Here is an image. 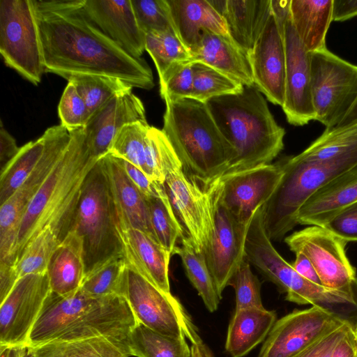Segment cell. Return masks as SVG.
Instances as JSON below:
<instances>
[{
  "mask_svg": "<svg viewBox=\"0 0 357 357\" xmlns=\"http://www.w3.org/2000/svg\"><path fill=\"white\" fill-rule=\"evenodd\" d=\"M28 357H63L54 342H49L34 347H28Z\"/></svg>",
  "mask_w": 357,
  "mask_h": 357,
  "instance_id": "cell-53",
  "label": "cell"
},
{
  "mask_svg": "<svg viewBox=\"0 0 357 357\" xmlns=\"http://www.w3.org/2000/svg\"><path fill=\"white\" fill-rule=\"evenodd\" d=\"M67 80L75 85L86 105L90 116L113 97L132 89L120 79L106 76L79 75Z\"/></svg>",
  "mask_w": 357,
  "mask_h": 357,
  "instance_id": "cell-35",
  "label": "cell"
},
{
  "mask_svg": "<svg viewBox=\"0 0 357 357\" xmlns=\"http://www.w3.org/2000/svg\"><path fill=\"white\" fill-rule=\"evenodd\" d=\"M45 151L24 183L0 206V266H13L17 236L24 213L33 197L66 150L70 132L61 124L47 128Z\"/></svg>",
  "mask_w": 357,
  "mask_h": 357,
  "instance_id": "cell-9",
  "label": "cell"
},
{
  "mask_svg": "<svg viewBox=\"0 0 357 357\" xmlns=\"http://www.w3.org/2000/svg\"><path fill=\"white\" fill-rule=\"evenodd\" d=\"M0 357H28V347H0Z\"/></svg>",
  "mask_w": 357,
  "mask_h": 357,
  "instance_id": "cell-54",
  "label": "cell"
},
{
  "mask_svg": "<svg viewBox=\"0 0 357 357\" xmlns=\"http://www.w3.org/2000/svg\"><path fill=\"white\" fill-rule=\"evenodd\" d=\"M276 321V313L264 307L235 310L228 326L225 349L243 357L263 342Z\"/></svg>",
  "mask_w": 357,
  "mask_h": 357,
  "instance_id": "cell-27",
  "label": "cell"
},
{
  "mask_svg": "<svg viewBox=\"0 0 357 357\" xmlns=\"http://www.w3.org/2000/svg\"><path fill=\"white\" fill-rule=\"evenodd\" d=\"M167 3L175 31L190 52L206 31L229 36L224 20L208 0H167Z\"/></svg>",
  "mask_w": 357,
  "mask_h": 357,
  "instance_id": "cell-25",
  "label": "cell"
},
{
  "mask_svg": "<svg viewBox=\"0 0 357 357\" xmlns=\"http://www.w3.org/2000/svg\"><path fill=\"white\" fill-rule=\"evenodd\" d=\"M357 202V165L318 188L299 208L297 225L324 227Z\"/></svg>",
  "mask_w": 357,
  "mask_h": 357,
  "instance_id": "cell-21",
  "label": "cell"
},
{
  "mask_svg": "<svg viewBox=\"0 0 357 357\" xmlns=\"http://www.w3.org/2000/svg\"><path fill=\"white\" fill-rule=\"evenodd\" d=\"M160 93L165 100L191 98L193 85L192 63H183L160 81Z\"/></svg>",
  "mask_w": 357,
  "mask_h": 357,
  "instance_id": "cell-44",
  "label": "cell"
},
{
  "mask_svg": "<svg viewBox=\"0 0 357 357\" xmlns=\"http://www.w3.org/2000/svg\"><path fill=\"white\" fill-rule=\"evenodd\" d=\"M120 295L138 323L165 335L188 338L191 344L202 340L180 301L128 266Z\"/></svg>",
  "mask_w": 357,
  "mask_h": 357,
  "instance_id": "cell-7",
  "label": "cell"
},
{
  "mask_svg": "<svg viewBox=\"0 0 357 357\" xmlns=\"http://www.w3.org/2000/svg\"><path fill=\"white\" fill-rule=\"evenodd\" d=\"M15 139L4 128L2 121L0 127V167L1 172L17 155L20 151Z\"/></svg>",
  "mask_w": 357,
  "mask_h": 357,
  "instance_id": "cell-48",
  "label": "cell"
},
{
  "mask_svg": "<svg viewBox=\"0 0 357 357\" xmlns=\"http://www.w3.org/2000/svg\"><path fill=\"white\" fill-rule=\"evenodd\" d=\"M150 126L147 121L125 125L114 137L109 153L130 162L147 176L148 131Z\"/></svg>",
  "mask_w": 357,
  "mask_h": 357,
  "instance_id": "cell-34",
  "label": "cell"
},
{
  "mask_svg": "<svg viewBox=\"0 0 357 357\" xmlns=\"http://www.w3.org/2000/svg\"><path fill=\"white\" fill-rule=\"evenodd\" d=\"M0 52L8 66L40 82L45 66L33 0L0 1Z\"/></svg>",
  "mask_w": 357,
  "mask_h": 357,
  "instance_id": "cell-6",
  "label": "cell"
},
{
  "mask_svg": "<svg viewBox=\"0 0 357 357\" xmlns=\"http://www.w3.org/2000/svg\"><path fill=\"white\" fill-rule=\"evenodd\" d=\"M82 10L124 51L135 58H142L145 33L137 23L131 0H82Z\"/></svg>",
  "mask_w": 357,
  "mask_h": 357,
  "instance_id": "cell-19",
  "label": "cell"
},
{
  "mask_svg": "<svg viewBox=\"0 0 357 357\" xmlns=\"http://www.w3.org/2000/svg\"><path fill=\"white\" fill-rule=\"evenodd\" d=\"M357 123V100H356L354 105L348 112V114L345 116V117L342 119V121L335 128H332L334 130L344 128L354 124ZM331 129V130H332Z\"/></svg>",
  "mask_w": 357,
  "mask_h": 357,
  "instance_id": "cell-55",
  "label": "cell"
},
{
  "mask_svg": "<svg viewBox=\"0 0 357 357\" xmlns=\"http://www.w3.org/2000/svg\"><path fill=\"white\" fill-rule=\"evenodd\" d=\"M192 357V356H191Z\"/></svg>",
  "mask_w": 357,
  "mask_h": 357,
  "instance_id": "cell-58",
  "label": "cell"
},
{
  "mask_svg": "<svg viewBox=\"0 0 357 357\" xmlns=\"http://www.w3.org/2000/svg\"><path fill=\"white\" fill-rule=\"evenodd\" d=\"M255 87L272 103L284 100L286 54L284 33L272 14L249 56Z\"/></svg>",
  "mask_w": 357,
  "mask_h": 357,
  "instance_id": "cell-17",
  "label": "cell"
},
{
  "mask_svg": "<svg viewBox=\"0 0 357 357\" xmlns=\"http://www.w3.org/2000/svg\"><path fill=\"white\" fill-rule=\"evenodd\" d=\"M191 98L202 102L223 95L240 92L243 85L222 73L199 62L192 63Z\"/></svg>",
  "mask_w": 357,
  "mask_h": 357,
  "instance_id": "cell-38",
  "label": "cell"
},
{
  "mask_svg": "<svg viewBox=\"0 0 357 357\" xmlns=\"http://www.w3.org/2000/svg\"><path fill=\"white\" fill-rule=\"evenodd\" d=\"M284 242L294 253L306 256L323 287L357 297V274L345 251L347 241L320 226L292 233Z\"/></svg>",
  "mask_w": 357,
  "mask_h": 357,
  "instance_id": "cell-12",
  "label": "cell"
},
{
  "mask_svg": "<svg viewBox=\"0 0 357 357\" xmlns=\"http://www.w3.org/2000/svg\"><path fill=\"white\" fill-rule=\"evenodd\" d=\"M190 54L191 63H204L243 85H254L250 58L229 36L206 31Z\"/></svg>",
  "mask_w": 357,
  "mask_h": 357,
  "instance_id": "cell-24",
  "label": "cell"
},
{
  "mask_svg": "<svg viewBox=\"0 0 357 357\" xmlns=\"http://www.w3.org/2000/svg\"><path fill=\"white\" fill-rule=\"evenodd\" d=\"M126 269L123 257L112 259L86 275L80 289L93 297L121 296Z\"/></svg>",
  "mask_w": 357,
  "mask_h": 357,
  "instance_id": "cell-39",
  "label": "cell"
},
{
  "mask_svg": "<svg viewBox=\"0 0 357 357\" xmlns=\"http://www.w3.org/2000/svg\"><path fill=\"white\" fill-rule=\"evenodd\" d=\"M356 16L357 0H333V21L343 22Z\"/></svg>",
  "mask_w": 357,
  "mask_h": 357,
  "instance_id": "cell-50",
  "label": "cell"
},
{
  "mask_svg": "<svg viewBox=\"0 0 357 357\" xmlns=\"http://www.w3.org/2000/svg\"><path fill=\"white\" fill-rule=\"evenodd\" d=\"M190 349L192 357H212L208 347L202 340L197 343L192 344Z\"/></svg>",
  "mask_w": 357,
  "mask_h": 357,
  "instance_id": "cell-56",
  "label": "cell"
},
{
  "mask_svg": "<svg viewBox=\"0 0 357 357\" xmlns=\"http://www.w3.org/2000/svg\"><path fill=\"white\" fill-rule=\"evenodd\" d=\"M229 285L233 287L235 291V310L264 307L261 302L260 282L252 273L250 264L246 259L231 277Z\"/></svg>",
  "mask_w": 357,
  "mask_h": 357,
  "instance_id": "cell-42",
  "label": "cell"
},
{
  "mask_svg": "<svg viewBox=\"0 0 357 357\" xmlns=\"http://www.w3.org/2000/svg\"><path fill=\"white\" fill-rule=\"evenodd\" d=\"M295 260L291 264L294 269L307 280L322 286L321 280L308 258L300 252L295 253Z\"/></svg>",
  "mask_w": 357,
  "mask_h": 357,
  "instance_id": "cell-51",
  "label": "cell"
},
{
  "mask_svg": "<svg viewBox=\"0 0 357 357\" xmlns=\"http://www.w3.org/2000/svg\"><path fill=\"white\" fill-rule=\"evenodd\" d=\"M163 186L185 234L203 252L207 224V197L204 187L188 176L167 137L159 135Z\"/></svg>",
  "mask_w": 357,
  "mask_h": 357,
  "instance_id": "cell-11",
  "label": "cell"
},
{
  "mask_svg": "<svg viewBox=\"0 0 357 357\" xmlns=\"http://www.w3.org/2000/svg\"><path fill=\"white\" fill-rule=\"evenodd\" d=\"M291 0H271V12L280 31L284 33L286 21L290 16Z\"/></svg>",
  "mask_w": 357,
  "mask_h": 357,
  "instance_id": "cell-52",
  "label": "cell"
},
{
  "mask_svg": "<svg viewBox=\"0 0 357 357\" xmlns=\"http://www.w3.org/2000/svg\"><path fill=\"white\" fill-rule=\"evenodd\" d=\"M63 357H130L128 341L108 337H94L54 342Z\"/></svg>",
  "mask_w": 357,
  "mask_h": 357,
  "instance_id": "cell-40",
  "label": "cell"
},
{
  "mask_svg": "<svg viewBox=\"0 0 357 357\" xmlns=\"http://www.w3.org/2000/svg\"><path fill=\"white\" fill-rule=\"evenodd\" d=\"M50 292L47 271L17 280L0 303V347H29L30 333Z\"/></svg>",
  "mask_w": 357,
  "mask_h": 357,
  "instance_id": "cell-14",
  "label": "cell"
},
{
  "mask_svg": "<svg viewBox=\"0 0 357 357\" xmlns=\"http://www.w3.org/2000/svg\"><path fill=\"white\" fill-rule=\"evenodd\" d=\"M162 130L185 171L205 185L220 178L233 150L206 104L191 98L165 100Z\"/></svg>",
  "mask_w": 357,
  "mask_h": 357,
  "instance_id": "cell-4",
  "label": "cell"
},
{
  "mask_svg": "<svg viewBox=\"0 0 357 357\" xmlns=\"http://www.w3.org/2000/svg\"><path fill=\"white\" fill-rule=\"evenodd\" d=\"M151 226L158 242L173 254L178 241L185 234L168 197H146Z\"/></svg>",
  "mask_w": 357,
  "mask_h": 357,
  "instance_id": "cell-37",
  "label": "cell"
},
{
  "mask_svg": "<svg viewBox=\"0 0 357 357\" xmlns=\"http://www.w3.org/2000/svg\"><path fill=\"white\" fill-rule=\"evenodd\" d=\"M70 231L82 240L85 276L112 259L123 257L115 205L100 159L85 179Z\"/></svg>",
  "mask_w": 357,
  "mask_h": 357,
  "instance_id": "cell-5",
  "label": "cell"
},
{
  "mask_svg": "<svg viewBox=\"0 0 357 357\" xmlns=\"http://www.w3.org/2000/svg\"><path fill=\"white\" fill-rule=\"evenodd\" d=\"M330 357H357V337L353 324L333 349Z\"/></svg>",
  "mask_w": 357,
  "mask_h": 357,
  "instance_id": "cell-49",
  "label": "cell"
},
{
  "mask_svg": "<svg viewBox=\"0 0 357 357\" xmlns=\"http://www.w3.org/2000/svg\"><path fill=\"white\" fill-rule=\"evenodd\" d=\"M52 293L66 295L79 289L85 277L82 240L74 231L59 243L47 269Z\"/></svg>",
  "mask_w": 357,
  "mask_h": 357,
  "instance_id": "cell-26",
  "label": "cell"
},
{
  "mask_svg": "<svg viewBox=\"0 0 357 357\" xmlns=\"http://www.w3.org/2000/svg\"><path fill=\"white\" fill-rule=\"evenodd\" d=\"M116 219L127 266L164 292L171 294L169 264L172 254L155 238L129 225L116 211Z\"/></svg>",
  "mask_w": 357,
  "mask_h": 357,
  "instance_id": "cell-20",
  "label": "cell"
},
{
  "mask_svg": "<svg viewBox=\"0 0 357 357\" xmlns=\"http://www.w3.org/2000/svg\"><path fill=\"white\" fill-rule=\"evenodd\" d=\"M354 151H357V123L337 130L325 129L307 149L293 158L303 162L319 161Z\"/></svg>",
  "mask_w": 357,
  "mask_h": 357,
  "instance_id": "cell-33",
  "label": "cell"
},
{
  "mask_svg": "<svg viewBox=\"0 0 357 357\" xmlns=\"http://www.w3.org/2000/svg\"><path fill=\"white\" fill-rule=\"evenodd\" d=\"M212 211L213 229L203 254L217 293L222 294L245 259V242L249 225L238 223L222 199L223 182L218 178L204 185Z\"/></svg>",
  "mask_w": 357,
  "mask_h": 357,
  "instance_id": "cell-10",
  "label": "cell"
},
{
  "mask_svg": "<svg viewBox=\"0 0 357 357\" xmlns=\"http://www.w3.org/2000/svg\"><path fill=\"white\" fill-rule=\"evenodd\" d=\"M130 356L191 357L185 337H173L157 333L137 323L128 337Z\"/></svg>",
  "mask_w": 357,
  "mask_h": 357,
  "instance_id": "cell-30",
  "label": "cell"
},
{
  "mask_svg": "<svg viewBox=\"0 0 357 357\" xmlns=\"http://www.w3.org/2000/svg\"><path fill=\"white\" fill-rule=\"evenodd\" d=\"M45 133L20 149L17 155L1 172L0 206L5 203L27 180L45 151Z\"/></svg>",
  "mask_w": 357,
  "mask_h": 357,
  "instance_id": "cell-31",
  "label": "cell"
},
{
  "mask_svg": "<svg viewBox=\"0 0 357 357\" xmlns=\"http://www.w3.org/2000/svg\"><path fill=\"white\" fill-rule=\"evenodd\" d=\"M70 132L71 139L66 150L33 197L22 218L16 261L28 243L43 229L50 227L60 241L71 230L84 183L98 160L89 154L83 128Z\"/></svg>",
  "mask_w": 357,
  "mask_h": 357,
  "instance_id": "cell-3",
  "label": "cell"
},
{
  "mask_svg": "<svg viewBox=\"0 0 357 357\" xmlns=\"http://www.w3.org/2000/svg\"><path fill=\"white\" fill-rule=\"evenodd\" d=\"M234 43L250 56L271 15V0H209Z\"/></svg>",
  "mask_w": 357,
  "mask_h": 357,
  "instance_id": "cell-22",
  "label": "cell"
},
{
  "mask_svg": "<svg viewBox=\"0 0 357 357\" xmlns=\"http://www.w3.org/2000/svg\"><path fill=\"white\" fill-rule=\"evenodd\" d=\"M347 321L323 305L295 310L275 321L258 357H294Z\"/></svg>",
  "mask_w": 357,
  "mask_h": 357,
  "instance_id": "cell-13",
  "label": "cell"
},
{
  "mask_svg": "<svg viewBox=\"0 0 357 357\" xmlns=\"http://www.w3.org/2000/svg\"><path fill=\"white\" fill-rule=\"evenodd\" d=\"M333 0H291L294 29L310 52L326 47V36L333 21Z\"/></svg>",
  "mask_w": 357,
  "mask_h": 357,
  "instance_id": "cell-28",
  "label": "cell"
},
{
  "mask_svg": "<svg viewBox=\"0 0 357 357\" xmlns=\"http://www.w3.org/2000/svg\"><path fill=\"white\" fill-rule=\"evenodd\" d=\"M137 121H147L144 105L132 90L113 97L89 117L83 128L90 155L99 160L108 154L121 128Z\"/></svg>",
  "mask_w": 357,
  "mask_h": 357,
  "instance_id": "cell-18",
  "label": "cell"
},
{
  "mask_svg": "<svg viewBox=\"0 0 357 357\" xmlns=\"http://www.w3.org/2000/svg\"><path fill=\"white\" fill-rule=\"evenodd\" d=\"M120 160L129 178L146 197L165 198L167 197L163 184L152 180L144 172L130 162L121 158Z\"/></svg>",
  "mask_w": 357,
  "mask_h": 357,
  "instance_id": "cell-47",
  "label": "cell"
},
{
  "mask_svg": "<svg viewBox=\"0 0 357 357\" xmlns=\"http://www.w3.org/2000/svg\"><path fill=\"white\" fill-rule=\"evenodd\" d=\"M131 2L137 23L145 34L175 31L167 0H131Z\"/></svg>",
  "mask_w": 357,
  "mask_h": 357,
  "instance_id": "cell-41",
  "label": "cell"
},
{
  "mask_svg": "<svg viewBox=\"0 0 357 357\" xmlns=\"http://www.w3.org/2000/svg\"><path fill=\"white\" fill-rule=\"evenodd\" d=\"M145 50L155 63L159 82L179 66L191 62L190 50L175 31L146 33Z\"/></svg>",
  "mask_w": 357,
  "mask_h": 357,
  "instance_id": "cell-32",
  "label": "cell"
},
{
  "mask_svg": "<svg viewBox=\"0 0 357 357\" xmlns=\"http://www.w3.org/2000/svg\"><path fill=\"white\" fill-rule=\"evenodd\" d=\"M353 327H354V331L355 332V334L357 337V321L356 322L355 324H353Z\"/></svg>",
  "mask_w": 357,
  "mask_h": 357,
  "instance_id": "cell-57",
  "label": "cell"
},
{
  "mask_svg": "<svg viewBox=\"0 0 357 357\" xmlns=\"http://www.w3.org/2000/svg\"><path fill=\"white\" fill-rule=\"evenodd\" d=\"M351 325L347 320L338 328L318 340L294 357H330Z\"/></svg>",
  "mask_w": 357,
  "mask_h": 357,
  "instance_id": "cell-46",
  "label": "cell"
},
{
  "mask_svg": "<svg viewBox=\"0 0 357 357\" xmlns=\"http://www.w3.org/2000/svg\"><path fill=\"white\" fill-rule=\"evenodd\" d=\"M206 104L233 150L220 178L271 164L284 149L285 130L255 85H243L240 92L211 98Z\"/></svg>",
  "mask_w": 357,
  "mask_h": 357,
  "instance_id": "cell-2",
  "label": "cell"
},
{
  "mask_svg": "<svg viewBox=\"0 0 357 357\" xmlns=\"http://www.w3.org/2000/svg\"><path fill=\"white\" fill-rule=\"evenodd\" d=\"M61 124L72 131L85 126L90 114L75 85L68 82L58 107Z\"/></svg>",
  "mask_w": 357,
  "mask_h": 357,
  "instance_id": "cell-43",
  "label": "cell"
},
{
  "mask_svg": "<svg viewBox=\"0 0 357 357\" xmlns=\"http://www.w3.org/2000/svg\"><path fill=\"white\" fill-rule=\"evenodd\" d=\"M311 92L315 120L336 127L357 100V66L326 47L310 52Z\"/></svg>",
  "mask_w": 357,
  "mask_h": 357,
  "instance_id": "cell-8",
  "label": "cell"
},
{
  "mask_svg": "<svg viewBox=\"0 0 357 357\" xmlns=\"http://www.w3.org/2000/svg\"><path fill=\"white\" fill-rule=\"evenodd\" d=\"M100 160L117 213L129 225L146 233L157 241L151 223L146 197L129 178L120 158L108 153Z\"/></svg>",
  "mask_w": 357,
  "mask_h": 357,
  "instance_id": "cell-23",
  "label": "cell"
},
{
  "mask_svg": "<svg viewBox=\"0 0 357 357\" xmlns=\"http://www.w3.org/2000/svg\"><path fill=\"white\" fill-rule=\"evenodd\" d=\"M180 241L181 245L175 247L172 255L180 257L189 280L207 310L213 312L217 310L221 298L217 293L205 257L203 252L195 250L192 242L186 235L181 237Z\"/></svg>",
  "mask_w": 357,
  "mask_h": 357,
  "instance_id": "cell-29",
  "label": "cell"
},
{
  "mask_svg": "<svg viewBox=\"0 0 357 357\" xmlns=\"http://www.w3.org/2000/svg\"><path fill=\"white\" fill-rule=\"evenodd\" d=\"M284 41L286 68L282 108L289 123L304 126L315 120L311 92L310 52L298 36L291 14L284 25Z\"/></svg>",
  "mask_w": 357,
  "mask_h": 357,
  "instance_id": "cell-15",
  "label": "cell"
},
{
  "mask_svg": "<svg viewBox=\"0 0 357 357\" xmlns=\"http://www.w3.org/2000/svg\"><path fill=\"white\" fill-rule=\"evenodd\" d=\"M282 174L278 162L220 178L223 182L222 202L238 223L248 226L257 208L271 197Z\"/></svg>",
  "mask_w": 357,
  "mask_h": 357,
  "instance_id": "cell-16",
  "label": "cell"
},
{
  "mask_svg": "<svg viewBox=\"0 0 357 357\" xmlns=\"http://www.w3.org/2000/svg\"><path fill=\"white\" fill-rule=\"evenodd\" d=\"M324 227L349 241H357V202L349 206Z\"/></svg>",
  "mask_w": 357,
  "mask_h": 357,
  "instance_id": "cell-45",
  "label": "cell"
},
{
  "mask_svg": "<svg viewBox=\"0 0 357 357\" xmlns=\"http://www.w3.org/2000/svg\"><path fill=\"white\" fill-rule=\"evenodd\" d=\"M43 47L45 71L66 79L79 75L121 79L151 89L152 70L104 34L82 10V0H33Z\"/></svg>",
  "mask_w": 357,
  "mask_h": 357,
  "instance_id": "cell-1",
  "label": "cell"
},
{
  "mask_svg": "<svg viewBox=\"0 0 357 357\" xmlns=\"http://www.w3.org/2000/svg\"><path fill=\"white\" fill-rule=\"evenodd\" d=\"M60 242L50 227L41 230L28 243L13 266L17 279L46 272L50 258Z\"/></svg>",
  "mask_w": 357,
  "mask_h": 357,
  "instance_id": "cell-36",
  "label": "cell"
}]
</instances>
